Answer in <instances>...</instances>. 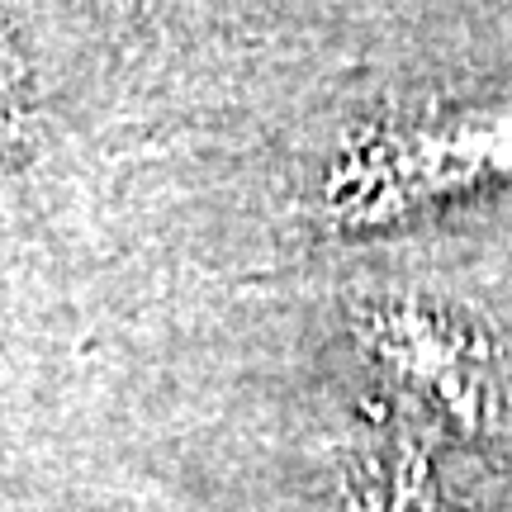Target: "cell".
Segmentation results:
<instances>
[{
  "label": "cell",
  "instance_id": "cell-1",
  "mask_svg": "<svg viewBox=\"0 0 512 512\" xmlns=\"http://www.w3.org/2000/svg\"><path fill=\"white\" fill-rule=\"evenodd\" d=\"M512 181V95L408 110L361 128L323 171V219L380 233Z\"/></svg>",
  "mask_w": 512,
  "mask_h": 512
},
{
  "label": "cell",
  "instance_id": "cell-3",
  "mask_svg": "<svg viewBox=\"0 0 512 512\" xmlns=\"http://www.w3.org/2000/svg\"><path fill=\"white\" fill-rule=\"evenodd\" d=\"M5 110H10V91H5V67H0V119H5Z\"/></svg>",
  "mask_w": 512,
  "mask_h": 512
},
{
  "label": "cell",
  "instance_id": "cell-4",
  "mask_svg": "<svg viewBox=\"0 0 512 512\" xmlns=\"http://www.w3.org/2000/svg\"><path fill=\"white\" fill-rule=\"evenodd\" d=\"M152 5H181V0H152Z\"/></svg>",
  "mask_w": 512,
  "mask_h": 512
},
{
  "label": "cell",
  "instance_id": "cell-2",
  "mask_svg": "<svg viewBox=\"0 0 512 512\" xmlns=\"http://www.w3.org/2000/svg\"><path fill=\"white\" fill-rule=\"evenodd\" d=\"M361 337L384 366L403 375V384L470 427H484L512 408L508 361L498 356L494 337L446 304L380 299L370 304Z\"/></svg>",
  "mask_w": 512,
  "mask_h": 512
}]
</instances>
